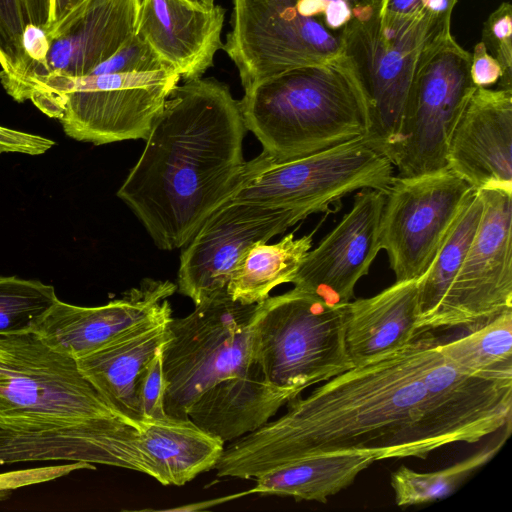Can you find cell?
Instances as JSON below:
<instances>
[{"mask_svg": "<svg viewBox=\"0 0 512 512\" xmlns=\"http://www.w3.org/2000/svg\"><path fill=\"white\" fill-rule=\"evenodd\" d=\"M438 339L425 331L403 348L291 399L284 415L224 448L217 476L255 479L279 465L331 452L424 459L461 442L424 381Z\"/></svg>", "mask_w": 512, "mask_h": 512, "instance_id": "1", "label": "cell"}, {"mask_svg": "<svg viewBox=\"0 0 512 512\" xmlns=\"http://www.w3.org/2000/svg\"><path fill=\"white\" fill-rule=\"evenodd\" d=\"M239 101L215 78L177 85L117 191L161 250L184 247L230 197L245 163Z\"/></svg>", "mask_w": 512, "mask_h": 512, "instance_id": "2", "label": "cell"}, {"mask_svg": "<svg viewBox=\"0 0 512 512\" xmlns=\"http://www.w3.org/2000/svg\"><path fill=\"white\" fill-rule=\"evenodd\" d=\"M141 427L112 407L72 356L32 331L0 335V465L83 462L154 478Z\"/></svg>", "mask_w": 512, "mask_h": 512, "instance_id": "3", "label": "cell"}, {"mask_svg": "<svg viewBox=\"0 0 512 512\" xmlns=\"http://www.w3.org/2000/svg\"><path fill=\"white\" fill-rule=\"evenodd\" d=\"M242 118L280 160L303 157L364 137L366 104L348 56L286 71L244 89Z\"/></svg>", "mask_w": 512, "mask_h": 512, "instance_id": "4", "label": "cell"}, {"mask_svg": "<svg viewBox=\"0 0 512 512\" xmlns=\"http://www.w3.org/2000/svg\"><path fill=\"white\" fill-rule=\"evenodd\" d=\"M180 78L173 69L49 74L27 84L15 101H31L45 115L58 119L65 134L76 141L103 145L145 140Z\"/></svg>", "mask_w": 512, "mask_h": 512, "instance_id": "5", "label": "cell"}, {"mask_svg": "<svg viewBox=\"0 0 512 512\" xmlns=\"http://www.w3.org/2000/svg\"><path fill=\"white\" fill-rule=\"evenodd\" d=\"M394 170L390 159L364 137L285 160L262 151L245 161L227 201L288 212L299 222L338 210L342 199L354 191L386 193Z\"/></svg>", "mask_w": 512, "mask_h": 512, "instance_id": "6", "label": "cell"}, {"mask_svg": "<svg viewBox=\"0 0 512 512\" xmlns=\"http://www.w3.org/2000/svg\"><path fill=\"white\" fill-rule=\"evenodd\" d=\"M348 303L293 288L257 303L253 355L271 386L301 394L354 367L346 346Z\"/></svg>", "mask_w": 512, "mask_h": 512, "instance_id": "7", "label": "cell"}, {"mask_svg": "<svg viewBox=\"0 0 512 512\" xmlns=\"http://www.w3.org/2000/svg\"><path fill=\"white\" fill-rule=\"evenodd\" d=\"M256 305L235 301L225 290L168 321L161 347L168 416L187 418L196 399L222 380L261 373L253 355Z\"/></svg>", "mask_w": 512, "mask_h": 512, "instance_id": "8", "label": "cell"}, {"mask_svg": "<svg viewBox=\"0 0 512 512\" xmlns=\"http://www.w3.org/2000/svg\"><path fill=\"white\" fill-rule=\"evenodd\" d=\"M451 21L377 14L346 24L339 35L365 98L364 138L390 161L400 138L407 97L423 47Z\"/></svg>", "mask_w": 512, "mask_h": 512, "instance_id": "9", "label": "cell"}, {"mask_svg": "<svg viewBox=\"0 0 512 512\" xmlns=\"http://www.w3.org/2000/svg\"><path fill=\"white\" fill-rule=\"evenodd\" d=\"M471 53L451 28L432 38L416 62L404 111L401 138L391 162L399 176L446 169L449 140L476 90Z\"/></svg>", "mask_w": 512, "mask_h": 512, "instance_id": "10", "label": "cell"}, {"mask_svg": "<svg viewBox=\"0 0 512 512\" xmlns=\"http://www.w3.org/2000/svg\"><path fill=\"white\" fill-rule=\"evenodd\" d=\"M224 51L238 69L243 89L343 53L341 37L319 19L301 14L296 0H233Z\"/></svg>", "mask_w": 512, "mask_h": 512, "instance_id": "11", "label": "cell"}, {"mask_svg": "<svg viewBox=\"0 0 512 512\" xmlns=\"http://www.w3.org/2000/svg\"><path fill=\"white\" fill-rule=\"evenodd\" d=\"M472 189L449 169L395 176L380 223V245L395 281H418L428 270Z\"/></svg>", "mask_w": 512, "mask_h": 512, "instance_id": "12", "label": "cell"}, {"mask_svg": "<svg viewBox=\"0 0 512 512\" xmlns=\"http://www.w3.org/2000/svg\"><path fill=\"white\" fill-rule=\"evenodd\" d=\"M478 191L483 200L480 223L427 330L472 328L512 310V193Z\"/></svg>", "mask_w": 512, "mask_h": 512, "instance_id": "13", "label": "cell"}, {"mask_svg": "<svg viewBox=\"0 0 512 512\" xmlns=\"http://www.w3.org/2000/svg\"><path fill=\"white\" fill-rule=\"evenodd\" d=\"M298 223L290 213L257 205L226 201L203 223L184 246L177 274V290L195 305L227 290L247 250L268 242Z\"/></svg>", "mask_w": 512, "mask_h": 512, "instance_id": "14", "label": "cell"}, {"mask_svg": "<svg viewBox=\"0 0 512 512\" xmlns=\"http://www.w3.org/2000/svg\"><path fill=\"white\" fill-rule=\"evenodd\" d=\"M384 202V192L358 190L349 212L304 258L291 282L294 287L331 305L352 301L357 282L381 250Z\"/></svg>", "mask_w": 512, "mask_h": 512, "instance_id": "15", "label": "cell"}, {"mask_svg": "<svg viewBox=\"0 0 512 512\" xmlns=\"http://www.w3.org/2000/svg\"><path fill=\"white\" fill-rule=\"evenodd\" d=\"M176 290L171 281L144 279L121 298L101 306L82 307L58 299L32 332L50 347L78 359L171 309L167 298Z\"/></svg>", "mask_w": 512, "mask_h": 512, "instance_id": "16", "label": "cell"}, {"mask_svg": "<svg viewBox=\"0 0 512 512\" xmlns=\"http://www.w3.org/2000/svg\"><path fill=\"white\" fill-rule=\"evenodd\" d=\"M446 167L474 190L512 193V90L476 88L449 140Z\"/></svg>", "mask_w": 512, "mask_h": 512, "instance_id": "17", "label": "cell"}, {"mask_svg": "<svg viewBox=\"0 0 512 512\" xmlns=\"http://www.w3.org/2000/svg\"><path fill=\"white\" fill-rule=\"evenodd\" d=\"M225 9L197 7L186 0H139L136 33L181 78H201L223 48Z\"/></svg>", "mask_w": 512, "mask_h": 512, "instance_id": "18", "label": "cell"}, {"mask_svg": "<svg viewBox=\"0 0 512 512\" xmlns=\"http://www.w3.org/2000/svg\"><path fill=\"white\" fill-rule=\"evenodd\" d=\"M139 0H89L50 38L46 65L49 74L85 76L114 55L135 33Z\"/></svg>", "mask_w": 512, "mask_h": 512, "instance_id": "19", "label": "cell"}, {"mask_svg": "<svg viewBox=\"0 0 512 512\" xmlns=\"http://www.w3.org/2000/svg\"><path fill=\"white\" fill-rule=\"evenodd\" d=\"M169 309L77 360L83 375L128 420L142 426L136 385L168 338Z\"/></svg>", "mask_w": 512, "mask_h": 512, "instance_id": "20", "label": "cell"}, {"mask_svg": "<svg viewBox=\"0 0 512 512\" xmlns=\"http://www.w3.org/2000/svg\"><path fill=\"white\" fill-rule=\"evenodd\" d=\"M417 281L392 284L348 302L346 346L355 366L397 351L425 331L418 325Z\"/></svg>", "mask_w": 512, "mask_h": 512, "instance_id": "21", "label": "cell"}, {"mask_svg": "<svg viewBox=\"0 0 512 512\" xmlns=\"http://www.w3.org/2000/svg\"><path fill=\"white\" fill-rule=\"evenodd\" d=\"M299 394L269 385L261 373L222 380L202 393L187 418L223 443L257 430Z\"/></svg>", "mask_w": 512, "mask_h": 512, "instance_id": "22", "label": "cell"}, {"mask_svg": "<svg viewBox=\"0 0 512 512\" xmlns=\"http://www.w3.org/2000/svg\"><path fill=\"white\" fill-rule=\"evenodd\" d=\"M140 444L152 463L155 480L182 486L215 468L224 443L188 418L165 416L142 422Z\"/></svg>", "mask_w": 512, "mask_h": 512, "instance_id": "23", "label": "cell"}, {"mask_svg": "<svg viewBox=\"0 0 512 512\" xmlns=\"http://www.w3.org/2000/svg\"><path fill=\"white\" fill-rule=\"evenodd\" d=\"M379 460L372 452L316 454L279 465L256 477L250 494L288 496L297 501L326 503L350 486L356 477Z\"/></svg>", "mask_w": 512, "mask_h": 512, "instance_id": "24", "label": "cell"}, {"mask_svg": "<svg viewBox=\"0 0 512 512\" xmlns=\"http://www.w3.org/2000/svg\"><path fill=\"white\" fill-rule=\"evenodd\" d=\"M313 245V233L295 238L289 233L274 244L257 242L239 261L229 283L230 297L243 304H257L284 283H291Z\"/></svg>", "mask_w": 512, "mask_h": 512, "instance_id": "25", "label": "cell"}, {"mask_svg": "<svg viewBox=\"0 0 512 512\" xmlns=\"http://www.w3.org/2000/svg\"><path fill=\"white\" fill-rule=\"evenodd\" d=\"M482 213L483 200L480 192L472 190L428 270L417 281L418 325L422 330L428 331V322L459 271L477 231Z\"/></svg>", "mask_w": 512, "mask_h": 512, "instance_id": "26", "label": "cell"}, {"mask_svg": "<svg viewBox=\"0 0 512 512\" xmlns=\"http://www.w3.org/2000/svg\"><path fill=\"white\" fill-rule=\"evenodd\" d=\"M436 348L464 372L512 379V310L470 328L454 340L439 339Z\"/></svg>", "mask_w": 512, "mask_h": 512, "instance_id": "27", "label": "cell"}, {"mask_svg": "<svg viewBox=\"0 0 512 512\" xmlns=\"http://www.w3.org/2000/svg\"><path fill=\"white\" fill-rule=\"evenodd\" d=\"M506 437L449 467L417 472L401 466L391 474V487L399 507L426 504L450 496L477 469L487 464L503 446Z\"/></svg>", "mask_w": 512, "mask_h": 512, "instance_id": "28", "label": "cell"}, {"mask_svg": "<svg viewBox=\"0 0 512 512\" xmlns=\"http://www.w3.org/2000/svg\"><path fill=\"white\" fill-rule=\"evenodd\" d=\"M57 300L52 285L17 276H0V335L33 331Z\"/></svg>", "mask_w": 512, "mask_h": 512, "instance_id": "29", "label": "cell"}, {"mask_svg": "<svg viewBox=\"0 0 512 512\" xmlns=\"http://www.w3.org/2000/svg\"><path fill=\"white\" fill-rule=\"evenodd\" d=\"M50 0H0V71L17 68L24 52L21 35L30 24L47 30Z\"/></svg>", "mask_w": 512, "mask_h": 512, "instance_id": "30", "label": "cell"}, {"mask_svg": "<svg viewBox=\"0 0 512 512\" xmlns=\"http://www.w3.org/2000/svg\"><path fill=\"white\" fill-rule=\"evenodd\" d=\"M384 0H296L301 14L322 20L331 31L353 20H367L380 14Z\"/></svg>", "mask_w": 512, "mask_h": 512, "instance_id": "31", "label": "cell"}, {"mask_svg": "<svg viewBox=\"0 0 512 512\" xmlns=\"http://www.w3.org/2000/svg\"><path fill=\"white\" fill-rule=\"evenodd\" d=\"M512 6L501 3L487 18L482 29V42L500 65L499 88L512 90Z\"/></svg>", "mask_w": 512, "mask_h": 512, "instance_id": "32", "label": "cell"}, {"mask_svg": "<svg viewBox=\"0 0 512 512\" xmlns=\"http://www.w3.org/2000/svg\"><path fill=\"white\" fill-rule=\"evenodd\" d=\"M168 67L150 44L136 32L109 59L95 67L88 75L152 72Z\"/></svg>", "mask_w": 512, "mask_h": 512, "instance_id": "33", "label": "cell"}, {"mask_svg": "<svg viewBox=\"0 0 512 512\" xmlns=\"http://www.w3.org/2000/svg\"><path fill=\"white\" fill-rule=\"evenodd\" d=\"M165 391L166 382L160 348L142 370L136 385V398L142 422L167 416L164 409Z\"/></svg>", "mask_w": 512, "mask_h": 512, "instance_id": "34", "label": "cell"}, {"mask_svg": "<svg viewBox=\"0 0 512 512\" xmlns=\"http://www.w3.org/2000/svg\"><path fill=\"white\" fill-rule=\"evenodd\" d=\"M457 0H384L380 14L397 18L451 21Z\"/></svg>", "mask_w": 512, "mask_h": 512, "instance_id": "35", "label": "cell"}, {"mask_svg": "<svg viewBox=\"0 0 512 512\" xmlns=\"http://www.w3.org/2000/svg\"><path fill=\"white\" fill-rule=\"evenodd\" d=\"M54 145L55 142L47 137L0 125V153L36 156L47 152Z\"/></svg>", "mask_w": 512, "mask_h": 512, "instance_id": "36", "label": "cell"}, {"mask_svg": "<svg viewBox=\"0 0 512 512\" xmlns=\"http://www.w3.org/2000/svg\"><path fill=\"white\" fill-rule=\"evenodd\" d=\"M470 71L476 87L488 88L497 83L502 75L500 65L488 53L482 41L474 46Z\"/></svg>", "mask_w": 512, "mask_h": 512, "instance_id": "37", "label": "cell"}, {"mask_svg": "<svg viewBox=\"0 0 512 512\" xmlns=\"http://www.w3.org/2000/svg\"><path fill=\"white\" fill-rule=\"evenodd\" d=\"M89 0H50L49 38L61 30L68 20Z\"/></svg>", "mask_w": 512, "mask_h": 512, "instance_id": "38", "label": "cell"}, {"mask_svg": "<svg viewBox=\"0 0 512 512\" xmlns=\"http://www.w3.org/2000/svg\"><path fill=\"white\" fill-rule=\"evenodd\" d=\"M4 475H0V501L9 498L11 495L12 489L16 488L15 478L2 479Z\"/></svg>", "mask_w": 512, "mask_h": 512, "instance_id": "39", "label": "cell"}, {"mask_svg": "<svg viewBox=\"0 0 512 512\" xmlns=\"http://www.w3.org/2000/svg\"><path fill=\"white\" fill-rule=\"evenodd\" d=\"M187 2L204 9H211L215 5V0H186Z\"/></svg>", "mask_w": 512, "mask_h": 512, "instance_id": "40", "label": "cell"}]
</instances>
